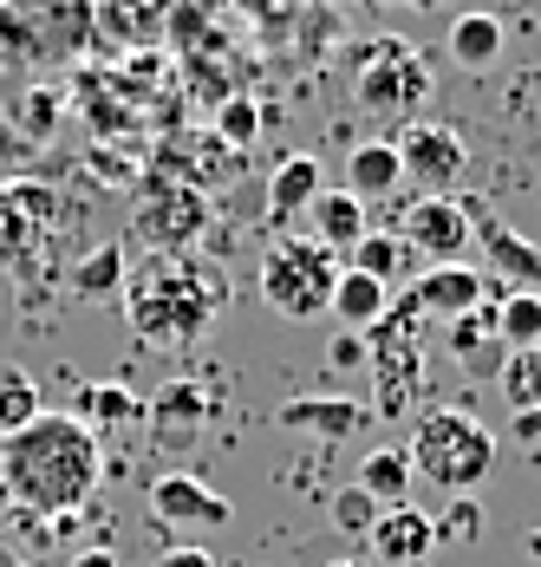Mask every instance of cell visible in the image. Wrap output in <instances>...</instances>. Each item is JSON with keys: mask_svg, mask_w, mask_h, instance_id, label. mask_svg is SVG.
Here are the masks:
<instances>
[{"mask_svg": "<svg viewBox=\"0 0 541 567\" xmlns=\"http://www.w3.org/2000/svg\"><path fill=\"white\" fill-rule=\"evenodd\" d=\"M502 293V281H489L483 268H470V261H450V268H425L418 281H405V300H411V313L425 320V327H450V320H463V313H477Z\"/></svg>", "mask_w": 541, "mask_h": 567, "instance_id": "obj_12", "label": "cell"}, {"mask_svg": "<svg viewBox=\"0 0 541 567\" xmlns=\"http://www.w3.org/2000/svg\"><path fill=\"white\" fill-rule=\"evenodd\" d=\"M366 365H372V417H418L425 392V320L411 313L405 293H391V313L366 333Z\"/></svg>", "mask_w": 541, "mask_h": 567, "instance_id": "obj_4", "label": "cell"}, {"mask_svg": "<svg viewBox=\"0 0 541 567\" xmlns=\"http://www.w3.org/2000/svg\"><path fill=\"white\" fill-rule=\"evenodd\" d=\"M425 99H431V65H425V53L411 40H398V33L372 40L366 59H359V72H353V105L366 117H385V124H411Z\"/></svg>", "mask_w": 541, "mask_h": 567, "instance_id": "obj_7", "label": "cell"}, {"mask_svg": "<svg viewBox=\"0 0 541 567\" xmlns=\"http://www.w3.org/2000/svg\"><path fill=\"white\" fill-rule=\"evenodd\" d=\"M391 151H398L405 183H418V196H450V189L463 183V171H470V144H463L450 124H437V117H411V124H398Z\"/></svg>", "mask_w": 541, "mask_h": 567, "instance_id": "obj_10", "label": "cell"}, {"mask_svg": "<svg viewBox=\"0 0 541 567\" xmlns=\"http://www.w3.org/2000/svg\"><path fill=\"white\" fill-rule=\"evenodd\" d=\"M210 417H216V398L203 392V385H190V379H176V385H163L151 404H144V424L170 437L176 431V444H196L203 431H210Z\"/></svg>", "mask_w": 541, "mask_h": 567, "instance_id": "obj_17", "label": "cell"}, {"mask_svg": "<svg viewBox=\"0 0 541 567\" xmlns=\"http://www.w3.org/2000/svg\"><path fill=\"white\" fill-rule=\"evenodd\" d=\"M333 281H339L333 248H320L314 235H274L255 287L280 320H320V313H333Z\"/></svg>", "mask_w": 541, "mask_h": 567, "instance_id": "obj_5", "label": "cell"}, {"mask_svg": "<svg viewBox=\"0 0 541 567\" xmlns=\"http://www.w3.org/2000/svg\"><path fill=\"white\" fill-rule=\"evenodd\" d=\"M59 223L65 203L47 183H7L0 189V268L20 281H40L59 261Z\"/></svg>", "mask_w": 541, "mask_h": 567, "instance_id": "obj_6", "label": "cell"}, {"mask_svg": "<svg viewBox=\"0 0 541 567\" xmlns=\"http://www.w3.org/2000/svg\"><path fill=\"white\" fill-rule=\"evenodd\" d=\"M411 7H437V0H411Z\"/></svg>", "mask_w": 541, "mask_h": 567, "instance_id": "obj_37", "label": "cell"}, {"mask_svg": "<svg viewBox=\"0 0 541 567\" xmlns=\"http://www.w3.org/2000/svg\"><path fill=\"white\" fill-rule=\"evenodd\" d=\"M385 313H391V287L359 275V268H339V281H333V320L346 333H372Z\"/></svg>", "mask_w": 541, "mask_h": 567, "instance_id": "obj_21", "label": "cell"}, {"mask_svg": "<svg viewBox=\"0 0 541 567\" xmlns=\"http://www.w3.org/2000/svg\"><path fill=\"white\" fill-rule=\"evenodd\" d=\"M79 424L99 437L111 424H144V398L131 392V385H85L79 392Z\"/></svg>", "mask_w": 541, "mask_h": 567, "instance_id": "obj_26", "label": "cell"}, {"mask_svg": "<svg viewBox=\"0 0 541 567\" xmlns=\"http://www.w3.org/2000/svg\"><path fill=\"white\" fill-rule=\"evenodd\" d=\"M0 548H7V542H0Z\"/></svg>", "mask_w": 541, "mask_h": 567, "instance_id": "obj_40", "label": "cell"}, {"mask_svg": "<svg viewBox=\"0 0 541 567\" xmlns=\"http://www.w3.org/2000/svg\"><path fill=\"white\" fill-rule=\"evenodd\" d=\"M483 528V509H477V496H450V509L437 515V542H470Z\"/></svg>", "mask_w": 541, "mask_h": 567, "instance_id": "obj_33", "label": "cell"}, {"mask_svg": "<svg viewBox=\"0 0 541 567\" xmlns=\"http://www.w3.org/2000/svg\"><path fill=\"white\" fill-rule=\"evenodd\" d=\"M398 241H405L418 261L450 268V261L470 255L477 228H470V209H463L457 196H411V209H405V223H398Z\"/></svg>", "mask_w": 541, "mask_h": 567, "instance_id": "obj_11", "label": "cell"}, {"mask_svg": "<svg viewBox=\"0 0 541 567\" xmlns=\"http://www.w3.org/2000/svg\"><path fill=\"white\" fill-rule=\"evenodd\" d=\"M339 372H359L366 365V333H346V340H333V352H326Z\"/></svg>", "mask_w": 541, "mask_h": 567, "instance_id": "obj_34", "label": "cell"}, {"mask_svg": "<svg viewBox=\"0 0 541 567\" xmlns=\"http://www.w3.org/2000/svg\"><path fill=\"white\" fill-rule=\"evenodd\" d=\"M366 548L379 555V561L391 567H418L431 561L437 548V515H425L418 503H391V509H379V522H372V535H366Z\"/></svg>", "mask_w": 541, "mask_h": 567, "instance_id": "obj_15", "label": "cell"}, {"mask_svg": "<svg viewBox=\"0 0 541 567\" xmlns=\"http://www.w3.org/2000/svg\"><path fill=\"white\" fill-rule=\"evenodd\" d=\"M7 567H27V561H7Z\"/></svg>", "mask_w": 541, "mask_h": 567, "instance_id": "obj_39", "label": "cell"}, {"mask_svg": "<svg viewBox=\"0 0 541 567\" xmlns=\"http://www.w3.org/2000/svg\"><path fill=\"white\" fill-rule=\"evenodd\" d=\"M216 144L222 151H255V144H262V105H255V99L216 105Z\"/></svg>", "mask_w": 541, "mask_h": 567, "instance_id": "obj_30", "label": "cell"}, {"mask_svg": "<svg viewBox=\"0 0 541 567\" xmlns=\"http://www.w3.org/2000/svg\"><path fill=\"white\" fill-rule=\"evenodd\" d=\"M496 379H502L509 404H516V411L529 417V411L541 404V352H509V365H502Z\"/></svg>", "mask_w": 541, "mask_h": 567, "instance_id": "obj_31", "label": "cell"}, {"mask_svg": "<svg viewBox=\"0 0 541 567\" xmlns=\"http://www.w3.org/2000/svg\"><path fill=\"white\" fill-rule=\"evenodd\" d=\"M99 476H105V451L72 411H40L33 424L0 437V496L20 515L53 522V515L85 509Z\"/></svg>", "mask_w": 541, "mask_h": 567, "instance_id": "obj_1", "label": "cell"}, {"mask_svg": "<svg viewBox=\"0 0 541 567\" xmlns=\"http://www.w3.org/2000/svg\"><path fill=\"white\" fill-rule=\"evenodd\" d=\"M333 567H359V561H333Z\"/></svg>", "mask_w": 541, "mask_h": 567, "instance_id": "obj_38", "label": "cell"}, {"mask_svg": "<svg viewBox=\"0 0 541 567\" xmlns=\"http://www.w3.org/2000/svg\"><path fill=\"white\" fill-rule=\"evenodd\" d=\"M405 456H411V476L437 483L443 496H470L496 470V431H489L483 417H470L463 404H437V411L411 417Z\"/></svg>", "mask_w": 541, "mask_h": 567, "instance_id": "obj_3", "label": "cell"}, {"mask_svg": "<svg viewBox=\"0 0 541 567\" xmlns=\"http://www.w3.org/2000/svg\"><path fill=\"white\" fill-rule=\"evenodd\" d=\"M274 424H280L287 437L333 444V437H359V431L372 424V404H359V398H339V392H300V398H287V404L274 411Z\"/></svg>", "mask_w": 541, "mask_h": 567, "instance_id": "obj_13", "label": "cell"}, {"mask_svg": "<svg viewBox=\"0 0 541 567\" xmlns=\"http://www.w3.org/2000/svg\"><path fill=\"white\" fill-rule=\"evenodd\" d=\"M353 268H359V275H372V281H385L391 293H405V268H411V248H405L398 235H379V228H366V235L353 241Z\"/></svg>", "mask_w": 541, "mask_h": 567, "instance_id": "obj_27", "label": "cell"}, {"mask_svg": "<svg viewBox=\"0 0 541 567\" xmlns=\"http://www.w3.org/2000/svg\"><path fill=\"white\" fill-rule=\"evenodd\" d=\"M72 567H118V555H111V548H85Z\"/></svg>", "mask_w": 541, "mask_h": 567, "instance_id": "obj_36", "label": "cell"}, {"mask_svg": "<svg viewBox=\"0 0 541 567\" xmlns=\"http://www.w3.org/2000/svg\"><path fill=\"white\" fill-rule=\"evenodd\" d=\"M470 228H477V241H483V255H489V281H516V287H529V293H541V248H529L516 228L502 223V216H489V209H470Z\"/></svg>", "mask_w": 541, "mask_h": 567, "instance_id": "obj_16", "label": "cell"}, {"mask_svg": "<svg viewBox=\"0 0 541 567\" xmlns=\"http://www.w3.org/2000/svg\"><path fill=\"white\" fill-rule=\"evenodd\" d=\"M489 320H496V340L509 346V352H535L541 346V293L502 287V293L489 300Z\"/></svg>", "mask_w": 541, "mask_h": 567, "instance_id": "obj_23", "label": "cell"}, {"mask_svg": "<svg viewBox=\"0 0 541 567\" xmlns=\"http://www.w3.org/2000/svg\"><path fill=\"white\" fill-rule=\"evenodd\" d=\"M443 352L457 359V372H463V379H496V372L509 365V346L496 340L489 307L463 313V320H450V340H443Z\"/></svg>", "mask_w": 541, "mask_h": 567, "instance_id": "obj_18", "label": "cell"}, {"mask_svg": "<svg viewBox=\"0 0 541 567\" xmlns=\"http://www.w3.org/2000/svg\"><path fill=\"white\" fill-rule=\"evenodd\" d=\"M320 189H326V176H320L314 157H287V164L268 176V216H274V228L287 235V228L314 209V196H320Z\"/></svg>", "mask_w": 541, "mask_h": 567, "instance_id": "obj_20", "label": "cell"}, {"mask_svg": "<svg viewBox=\"0 0 541 567\" xmlns=\"http://www.w3.org/2000/svg\"><path fill=\"white\" fill-rule=\"evenodd\" d=\"M450 59L463 65V72H489L496 59H502V20L496 13H457L450 20Z\"/></svg>", "mask_w": 541, "mask_h": 567, "instance_id": "obj_24", "label": "cell"}, {"mask_svg": "<svg viewBox=\"0 0 541 567\" xmlns=\"http://www.w3.org/2000/svg\"><path fill=\"white\" fill-rule=\"evenodd\" d=\"M307 223H314V241L333 248V255H353V241L366 235V203L346 189V183H326L320 196H314V209H307Z\"/></svg>", "mask_w": 541, "mask_h": 567, "instance_id": "obj_19", "label": "cell"}, {"mask_svg": "<svg viewBox=\"0 0 541 567\" xmlns=\"http://www.w3.org/2000/svg\"><path fill=\"white\" fill-rule=\"evenodd\" d=\"M151 515L170 522V528H222L228 522V496H216L203 476H190V470H170L151 483Z\"/></svg>", "mask_w": 541, "mask_h": 567, "instance_id": "obj_14", "label": "cell"}, {"mask_svg": "<svg viewBox=\"0 0 541 567\" xmlns=\"http://www.w3.org/2000/svg\"><path fill=\"white\" fill-rule=\"evenodd\" d=\"M157 567H216V561H210L203 548H170V555H163Z\"/></svg>", "mask_w": 541, "mask_h": 567, "instance_id": "obj_35", "label": "cell"}, {"mask_svg": "<svg viewBox=\"0 0 541 567\" xmlns=\"http://www.w3.org/2000/svg\"><path fill=\"white\" fill-rule=\"evenodd\" d=\"M0 27L27 59H72L99 27V0H0Z\"/></svg>", "mask_w": 541, "mask_h": 567, "instance_id": "obj_8", "label": "cell"}, {"mask_svg": "<svg viewBox=\"0 0 541 567\" xmlns=\"http://www.w3.org/2000/svg\"><path fill=\"white\" fill-rule=\"evenodd\" d=\"M111 287H124V248H118V241L92 248V255L72 268V293H79V300H99Z\"/></svg>", "mask_w": 541, "mask_h": 567, "instance_id": "obj_29", "label": "cell"}, {"mask_svg": "<svg viewBox=\"0 0 541 567\" xmlns=\"http://www.w3.org/2000/svg\"><path fill=\"white\" fill-rule=\"evenodd\" d=\"M398 183H405V171H398V151H391V137H366V144H353V157H346V189H353L359 203L391 196Z\"/></svg>", "mask_w": 541, "mask_h": 567, "instance_id": "obj_22", "label": "cell"}, {"mask_svg": "<svg viewBox=\"0 0 541 567\" xmlns=\"http://www.w3.org/2000/svg\"><path fill=\"white\" fill-rule=\"evenodd\" d=\"M228 287H222V268L203 261L196 248L183 255H144L131 275H124V320L131 333L157 352H183L210 333V320L222 313Z\"/></svg>", "mask_w": 541, "mask_h": 567, "instance_id": "obj_2", "label": "cell"}, {"mask_svg": "<svg viewBox=\"0 0 541 567\" xmlns=\"http://www.w3.org/2000/svg\"><path fill=\"white\" fill-rule=\"evenodd\" d=\"M131 228L144 235V248L151 255H183V248H196L203 235H210V196L196 189V183H170V176H151L144 189H137V209H131Z\"/></svg>", "mask_w": 541, "mask_h": 567, "instance_id": "obj_9", "label": "cell"}, {"mask_svg": "<svg viewBox=\"0 0 541 567\" xmlns=\"http://www.w3.org/2000/svg\"><path fill=\"white\" fill-rule=\"evenodd\" d=\"M372 522H379V503L359 489V483H346V489H333V528L339 535H353V542H366L372 535Z\"/></svg>", "mask_w": 541, "mask_h": 567, "instance_id": "obj_32", "label": "cell"}, {"mask_svg": "<svg viewBox=\"0 0 541 567\" xmlns=\"http://www.w3.org/2000/svg\"><path fill=\"white\" fill-rule=\"evenodd\" d=\"M47 404H40V379L27 365H7L0 359V437H13L20 424H33Z\"/></svg>", "mask_w": 541, "mask_h": 567, "instance_id": "obj_28", "label": "cell"}, {"mask_svg": "<svg viewBox=\"0 0 541 567\" xmlns=\"http://www.w3.org/2000/svg\"><path fill=\"white\" fill-rule=\"evenodd\" d=\"M379 509H391V503H405V489H411V456L398 451V444H379V451L359 456V476H353Z\"/></svg>", "mask_w": 541, "mask_h": 567, "instance_id": "obj_25", "label": "cell"}]
</instances>
